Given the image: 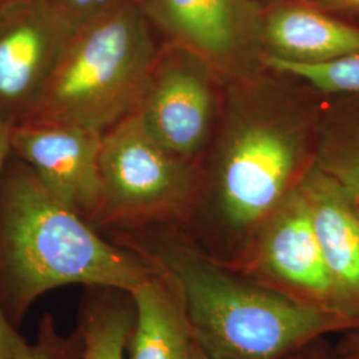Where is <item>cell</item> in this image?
<instances>
[{"label": "cell", "instance_id": "1", "mask_svg": "<svg viewBox=\"0 0 359 359\" xmlns=\"http://www.w3.org/2000/svg\"><path fill=\"white\" fill-rule=\"evenodd\" d=\"M273 72V71H271ZM323 105L262 72L229 84L215 157L218 205L226 224H264L314 163Z\"/></svg>", "mask_w": 359, "mask_h": 359}, {"label": "cell", "instance_id": "2", "mask_svg": "<svg viewBox=\"0 0 359 359\" xmlns=\"http://www.w3.org/2000/svg\"><path fill=\"white\" fill-rule=\"evenodd\" d=\"M154 256L205 359H286L326 334L359 327L334 309L244 283L187 248L157 246Z\"/></svg>", "mask_w": 359, "mask_h": 359}, {"label": "cell", "instance_id": "3", "mask_svg": "<svg viewBox=\"0 0 359 359\" xmlns=\"http://www.w3.org/2000/svg\"><path fill=\"white\" fill-rule=\"evenodd\" d=\"M0 271L19 310L65 285L126 290L154 274L97 236L57 201L29 168L7 177L0 198Z\"/></svg>", "mask_w": 359, "mask_h": 359}, {"label": "cell", "instance_id": "4", "mask_svg": "<svg viewBox=\"0 0 359 359\" xmlns=\"http://www.w3.org/2000/svg\"><path fill=\"white\" fill-rule=\"evenodd\" d=\"M157 59L142 3L107 13L77 29L23 123L62 124L104 133L139 109Z\"/></svg>", "mask_w": 359, "mask_h": 359}, {"label": "cell", "instance_id": "5", "mask_svg": "<svg viewBox=\"0 0 359 359\" xmlns=\"http://www.w3.org/2000/svg\"><path fill=\"white\" fill-rule=\"evenodd\" d=\"M149 22L173 46L192 52L222 83L257 76L266 68L265 8L250 0H142Z\"/></svg>", "mask_w": 359, "mask_h": 359}, {"label": "cell", "instance_id": "6", "mask_svg": "<svg viewBox=\"0 0 359 359\" xmlns=\"http://www.w3.org/2000/svg\"><path fill=\"white\" fill-rule=\"evenodd\" d=\"M52 0L0 3V117L23 123L75 35Z\"/></svg>", "mask_w": 359, "mask_h": 359}, {"label": "cell", "instance_id": "7", "mask_svg": "<svg viewBox=\"0 0 359 359\" xmlns=\"http://www.w3.org/2000/svg\"><path fill=\"white\" fill-rule=\"evenodd\" d=\"M103 212L142 216L168 209L184 197L191 173L147 130L137 111L104 132L100 149Z\"/></svg>", "mask_w": 359, "mask_h": 359}, {"label": "cell", "instance_id": "8", "mask_svg": "<svg viewBox=\"0 0 359 359\" xmlns=\"http://www.w3.org/2000/svg\"><path fill=\"white\" fill-rule=\"evenodd\" d=\"M219 77L203 59L173 46L158 55L137 109L147 130L185 160L201 151L213 126Z\"/></svg>", "mask_w": 359, "mask_h": 359}, {"label": "cell", "instance_id": "9", "mask_svg": "<svg viewBox=\"0 0 359 359\" xmlns=\"http://www.w3.org/2000/svg\"><path fill=\"white\" fill-rule=\"evenodd\" d=\"M103 135L72 126L20 123L11 127V148L57 201L92 217L103 212Z\"/></svg>", "mask_w": 359, "mask_h": 359}, {"label": "cell", "instance_id": "10", "mask_svg": "<svg viewBox=\"0 0 359 359\" xmlns=\"http://www.w3.org/2000/svg\"><path fill=\"white\" fill-rule=\"evenodd\" d=\"M308 201L335 308L359 326V215L354 201L321 169L310 165L298 182Z\"/></svg>", "mask_w": 359, "mask_h": 359}, {"label": "cell", "instance_id": "11", "mask_svg": "<svg viewBox=\"0 0 359 359\" xmlns=\"http://www.w3.org/2000/svg\"><path fill=\"white\" fill-rule=\"evenodd\" d=\"M259 261L266 273L298 290L301 298L337 310L333 285L299 185L264 222Z\"/></svg>", "mask_w": 359, "mask_h": 359}, {"label": "cell", "instance_id": "12", "mask_svg": "<svg viewBox=\"0 0 359 359\" xmlns=\"http://www.w3.org/2000/svg\"><path fill=\"white\" fill-rule=\"evenodd\" d=\"M264 47L266 60L325 65L359 55V26L302 1H276L264 15Z\"/></svg>", "mask_w": 359, "mask_h": 359}, {"label": "cell", "instance_id": "13", "mask_svg": "<svg viewBox=\"0 0 359 359\" xmlns=\"http://www.w3.org/2000/svg\"><path fill=\"white\" fill-rule=\"evenodd\" d=\"M129 294L135 305L130 359H193L189 323L167 283L154 273Z\"/></svg>", "mask_w": 359, "mask_h": 359}, {"label": "cell", "instance_id": "14", "mask_svg": "<svg viewBox=\"0 0 359 359\" xmlns=\"http://www.w3.org/2000/svg\"><path fill=\"white\" fill-rule=\"evenodd\" d=\"M326 97L314 165L359 201V93Z\"/></svg>", "mask_w": 359, "mask_h": 359}, {"label": "cell", "instance_id": "15", "mask_svg": "<svg viewBox=\"0 0 359 359\" xmlns=\"http://www.w3.org/2000/svg\"><path fill=\"white\" fill-rule=\"evenodd\" d=\"M135 313L117 305L93 310L83 327V359H124Z\"/></svg>", "mask_w": 359, "mask_h": 359}, {"label": "cell", "instance_id": "16", "mask_svg": "<svg viewBox=\"0 0 359 359\" xmlns=\"http://www.w3.org/2000/svg\"><path fill=\"white\" fill-rule=\"evenodd\" d=\"M266 68L285 76L294 77L322 96L359 93V55L325 65H294L266 60Z\"/></svg>", "mask_w": 359, "mask_h": 359}, {"label": "cell", "instance_id": "17", "mask_svg": "<svg viewBox=\"0 0 359 359\" xmlns=\"http://www.w3.org/2000/svg\"><path fill=\"white\" fill-rule=\"evenodd\" d=\"M75 31L83 28L107 13L142 0H52Z\"/></svg>", "mask_w": 359, "mask_h": 359}, {"label": "cell", "instance_id": "18", "mask_svg": "<svg viewBox=\"0 0 359 359\" xmlns=\"http://www.w3.org/2000/svg\"><path fill=\"white\" fill-rule=\"evenodd\" d=\"M323 13L344 19L351 25L359 26V0H301Z\"/></svg>", "mask_w": 359, "mask_h": 359}, {"label": "cell", "instance_id": "19", "mask_svg": "<svg viewBox=\"0 0 359 359\" xmlns=\"http://www.w3.org/2000/svg\"><path fill=\"white\" fill-rule=\"evenodd\" d=\"M27 346L26 342L13 332L0 311V359H16Z\"/></svg>", "mask_w": 359, "mask_h": 359}, {"label": "cell", "instance_id": "20", "mask_svg": "<svg viewBox=\"0 0 359 359\" xmlns=\"http://www.w3.org/2000/svg\"><path fill=\"white\" fill-rule=\"evenodd\" d=\"M335 355L338 359H359V327L344 333Z\"/></svg>", "mask_w": 359, "mask_h": 359}, {"label": "cell", "instance_id": "21", "mask_svg": "<svg viewBox=\"0 0 359 359\" xmlns=\"http://www.w3.org/2000/svg\"><path fill=\"white\" fill-rule=\"evenodd\" d=\"M16 359H57V355L53 342L43 337L36 345H28Z\"/></svg>", "mask_w": 359, "mask_h": 359}, {"label": "cell", "instance_id": "22", "mask_svg": "<svg viewBox=\"0 0 359 359\" xmlns=\"http://www.w3.org/2000/svg\"><path fill=\"white\" fill-rule=\"evenodd\" d=\"M11 124L0 117V175L11 148Z\"/></svg>", "mask_w": 359, "mask_h": 359}, {"label": "cell", "instance_id": "23", "mask_svg": "<svg viewBox=\"0 0 359 359\" xmlns=\"http://www.w3.org/2000/svg\"><path fill=\"white\" fill-rule=\"evenodd\" d=\"M250 1H255L257 4H259L261 7H264L265 8V6H271V4H274L277 0H250Z\"/></svg>", "mask_w": 359, "mask_h": 359}, {"label": "cell", "instance_id": "24", "mask_svg": "<svg viewBox=\"0 0 359 359\" xmlns=\"http://www.w3.org/2000/svg\"><path fill=\"white\" fill-rule=\"evenodd\" d=\"M304 359H338L337 358V355H334V357H327V355H321V354H318V355H310V357H305Z\"/></svg>", "mask_w": 359, "mask_h": 359}, {"label": "cell", "instance_id": "25", "mask_svg": "<svg viewBox=\"0 0 359 359\" xmlns=\"http://www.w3.org/2000/svg\"><path fill=\"white\" fill-rule=\"evenodd\" d=\"M196 346V345H194ZM193 359H205L204 357H203V354L197 350V347L194 348V357H193Z\"/></svg>", "mask_w": 359, "mask_h": 359}, {"label": "cell", "instance_id": "26", "mask_svg": "<svg viewBox=\"0 0 359 359\" xmlns=\"http://www.w3.org/2000/svg\"><path fill=\"white\" fill-rule=\"evenodd\" d=\"M354 205H355V208H357V210H358L359 215V201H354Z\"/></svg>", "mask_w": 359, "mask_h": 359}, {"label": "cell", "instance_id": "27", "mask_svg": "<svg viewBox=\"0 0 359 359\" xmlns=\"http://www.w3.org/2000/svg\"><path fill=\"white\" fill-rule=\"evenodd\" d=\"M1 1H6V0H0V3H1Z\"/></svg>", "mask_w": 359, "mask_h": 359}]
</instances>
